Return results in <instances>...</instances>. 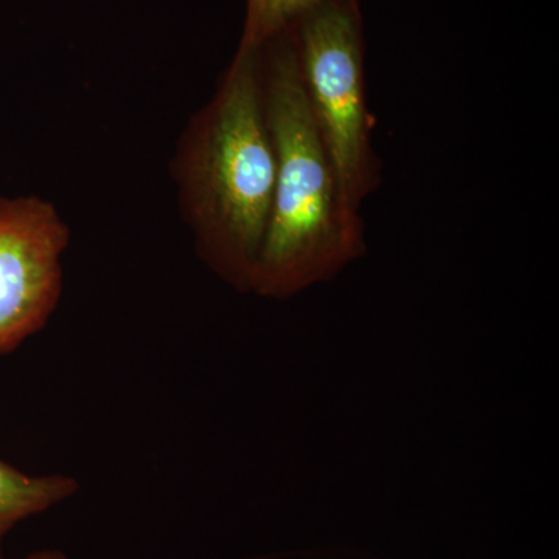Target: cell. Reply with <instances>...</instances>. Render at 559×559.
Returning <instances> with one entry per match:
<instances>
[{
    "label": "cell",
    "instance_id": "5b68a950",
    "mask_svg": "<svg viewBox=\"0 0 559 559\" xmlns=\"http://www.w3.org/2000/svg\"><path fill=\"white\" fill-rule=\"evenodd\" d=\"M79 488V481L68 476H31L0 459V559L11 530L69 499Z\"/></svg>",
    "mask_w": 559,
    "mask_h": 559
},
{
    "label": "cell",
    "instance_id": "8992f818",
    "mask_svg": "<svg viewBox=\"0 0 559 559\" xmlns=\"http://www.w3.org/2000/svg\"><path fill=\"white\" fill-rule=\"evenodd\" d=\"M336 0H248L245 28L238 49L260 51L289 32L310 11Z\"/></svg>",
    "mask_w": 559,
    "mask_h": 559
},
{
    "label": "cell",
    "instance_id": "277c9868",
    "mask_svg": "<svg viewBox=\"0 0 559 559\" xmlns=\"http://www.w3.org/2000/svg\"><path fill=\"white\" fill-rule=\"evenodd\" d=\"M70 229L53 202L0 198V356L47 325L62 294Z\"/></svg>",
    "mask_w": 559,
    "mask_h": 559
},
{
    "label": "cell",
    "instance_id": "3957f363",
    "mask_svg": "<svg viewBox=\"0 0 559 559\" xmlns=\"http://www.w3.org/2000/svg\"><path fill=\"white\" fill-rule=\"evenodd\" d=\"M290 32L312 116L336 176L342 213L364 229L359 212L380 189L381 164L371 142L358 0L320 5Z\"/></svg>",
    "mask_w": 559,
    "mask_h": 559
},
{
    "label": "cell",
    "instance_id": "7a4b0ae2",
    "mask_svg": "<svg viewBox=\"0 0 559 559\" xmlns=\"http://www.w3.org/2000/svg\"><path fill=\"white\" fill-rule=\"evenodd\" d=\"M261 79L277 173L250 293L282 300L340 274L366 253V241L364 229L342 213L336 176L305 92L293 32L263 47Z\"/></svg>",
    "mask_w": 559,
    "mask_h": 559
},
{
    "label": "cell",
    "instance_id": "6da1fadb",
    "mask_svg": "<svg viewBox=\"0 0 559 559\" xmlns=\"http://www.w3.org/2000/svg\"><path fill=\"white\" fill-rule=\"evenodd\" d=\"M170 173L198 255L227 285L250 293L277 173L261 50H237L210 100L180 132Z\"/></svg>",
    "mask_w": 559,
    "mask_h": 559
},
{
    "label": "cell",
    "instance_id": "52a82bcc",
    "mask_svg": "<svg viewBox=\"0 0 559 559\" xmlns=\"http://www.w3.org/2000/svg\"><path fill=\"white\" fill-rule=\"evenodd\" d=\"M24 559H69L60 550H40L35 551V554L28 555L27 558Z\"/></svg>",
    "mask_w": 559,
    "mask_h": 559
}]
</instances>
